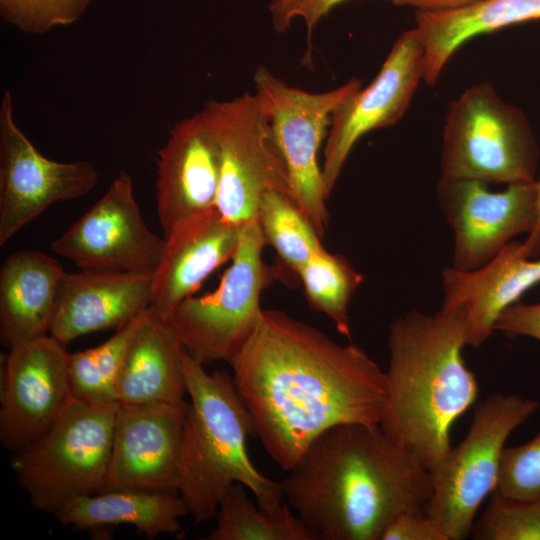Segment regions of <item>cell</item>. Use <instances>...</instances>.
Instances as JSON below:
<instances>
[{"label": "cell", "instance_id": "cell-28", "mask_svg": "<svg viewBox=\"0 0 540 540\" xmlns=\"http://www.w3.org/2000/svg\"><path fill=\"white\" fill-rule=\"evenodd\" d=\"M140 315L100 345L68 354L74 399L100 405L118 403L116 380L128 341Z\"/></svg>", "mask_w": 540, "mask_h": 540}, {"label": "cell", "instance_id": "cell-27", "mask_svg": "<svg viewBox=\"0 0 540 540\" xmlns=\"http://www.w3.org/2000/svg\"><path fill=\"white\" fill-rule=\"evenodd\" d=\"M256 218L266 243L296 275L311 255L323 247L313 225L295 202L282 192L266 191Z\"/></svg>", "mask_w": 540, "mask_h": 540}, {"label": "cell", "instance_id": "cell-29", "mask_svg": "<svg viewBox=\"0 0 540 540\" xmlns=\"http://www.w3.org/2000/svg\"><path fill=\"white\" fill-rule=\"evenodd\" d=\"M471 536L475 540H540V497L516 500L494 490Z\"/></svg>", "mask_w": 540, "mask_h": 540}, {"label": "cell", "instance_id": "cell-35", "mask_svg": "<svg viewBox=\"0 0 540 540\" xmlns=\"http://www.w3.org/2000/svg\"><path fill=\"white\" fill-rule=\"evenodd\" d=\"M396 6L416 8L417 11H450L472 6L483 0H382Z\"/></svg>", "mask_w": 540, "mask_h": 540}, {"label": "cell", "instance_id": "cell-15", "mask_svg": "<svg viewBox=\"0 0 540 540\" xmlns=\"http://www.w3.org/2000/svg\"><path fill=\"white\" fill-rule=\"evenodd\" d=\"M424 76V51L414 28L394 42L374 80L349 95L333 112L321 166L329 197L359 139L398 122Z\"/></svg>", "mask_w": 540, "mask_h": 540}, {"label": "cell", "instance_id": "cell-14", "mask_svg": "<svg viewBox=\"0 0 540 540\" xmlns=\"http://www.w3.org/2000/svg\"><path fill=\"white\" fill-rule=\"evenodd\" d=\"M66 346L49 334L9 349L1 366L0 441L12 453L40 438L73 400Z\"/></svg>", "mask_w": 540, "mask_h": 540}, {"label": "cell", "instance_id": "cell-21", "mask_svg": "<svg viewBox=\"0 0 540 540\" xmlns=\"http://www.w3.org/2000/svg\"><path fill=\"white\" fill-rule=\"evenodd\" d=\"M184 349L171 319L151 306L139 317L116 380L123 404L181 403L187 393Z\"/></svg>", "mask_w": 540, "mask_h": 540}, {"label": "cell", "instance_id": "cell-12", "mask_svg": "<svg viewBox=\"0 0 540 540\" xmlns=\"http://www.w3.org/2000/svg\"><path fill=\"white\" fill-rule=\"evenodd\" d=\"M436 195L453 232L451 267L458 271L484 266L536 222V181L492 191L480 180L440 176Z\"/></svg>", "mask_w": 540, "mask_h": 540}, {"label": "cell", "instance_id": "cell-13", "mask_svg": "<svg viewBox=\"0 0 540 540\" xmlns=\"http://www.w3.org/2000/svg\"><path fill=\"white\" fill-rule=\"evenodd\" d=\"M164 245V237L153 233L142 217L132 177L121 171L51 249L79 270L154 273Z\"/></svg>", "mask_w": 540, "mask_h": 540}, {"label": "cell", "instance_id": "cell-2", "mask_svg": "<svg viewBox=\"0 0 540 540\" xmlns=\"http://www.w3.org/2000/svg\"><path fill=\"white\" fill-rule=\"evenodd\" d=\"M288 505L319 540H381L397 515L425 511L429 471L380 425L335 426L280 481Z\"/></svg>", "mask_w": 540, "mask_h": 540}, {"label": "cell", "instance_id": "cell-9", "mask_svg": "<svg viewBox=\"0 0 540 540\" xmlns=\"http://www.w3.org/2000/svg\"><path fill=\"white\" fill-rule=\"evenodd\" d=\"M203 110L220 148L216 201L220 214L240 226L256 218L260 200L268 190L282 192L293 200L287 166L261 98L245 92L231 100H210Z\"/></svg>", "mask_w": 540, "mask_h": 540}, {"label": "cell", "instance_id": "cell-18", "mask_svg": "<svg viewBox=\"0 0 540 540\" xmlns=\"http://www.w3.org/2000/svg\"><path fill=\"white\" fill-rule=\"evenodd\" d=\"M152 282L153 273L65 271L48 334L66 346L91 332L118 330L151 306Z\"/></svg>", "mask_w": 540, "mask_h": 540}, {"label": "cell", "instance_id": "cell-17", "mask_svg": "<svg viewBox=\"0 0 540 540\" xmlns=\"http://www.w3.org/2000/svg\"><path fill=\"white\" fill-rule=\"evenodd\" d=\"M156 163V210L164 236L179 222L216 208L220 148L203 109L171 128Z\"/></svg>", "mask_w": 540, "mask_h": 540}, {"label": "cell", "instance_id": "cell-24", "mask_svg": "<svg viewBox=\"0 0 540 540\" xmlns=\"http://www.w3.org/2000/svg\"><path fill=\"white\" fill-rule=\"evenodd\" d=\"M187 507L176 492L108 490L75 498L54 514L57 521L76 530L129 524L149 539L181 531Z\"/></svg>", "mask_w": 540, "mask_h": 540}, {"label": "cell", "instance_id": "cell-4", "mask_svg": "<svg viewBox=\"0 0 540 540\" xmlns=\"http://www.w3.org/2000/svg\"><path fill=\"white\" fill-rule=\"evenodd\" d=\"M183 367L190 397L183 425L178 493L196 522L215 518L219 505L235 483L249 489L257 504L275 510L283 502L280 482L256 469L247 438L255 435L250 414L232 375L204 365L185 350Z\"/></svg>", "mask_w": 540, "mask_h": 540}, {"label": "cell", "instance_id": "cell-11", "mask_svg": "<svg viewBox=\"0 0 540 540\" xmlns=\"http://www.w3.org/2000/svg\"><path fill=\"white\" fill-rule=\"evenodd\" d=\"M87 160L58 162L42 155L14 118L13 97L0 103V246L50 205L80 198L98 182Z\"/></svg>", "mask_w": 540, "mask_h": 540}, {"label": "cell", "instance_id": "cell-16", "mask_svg": "<svg viewBox=\"0 0 540 540\" xmlns=\"http://www.w3.org/2000/svg\"><path fill=\"white\" fill-rule=\"evenodd\" d=\"M187 407L186 401L118 402L109 469L101 492L128 489L178 493Z\"/></svg>", "mask_w": 540, "mask_h": 540}, {"label": "cell", "instance_id": "cell-33", "mask_svg": "<svg viewBox=\"0 0 540 540\" xmlns=\"http://www.w3.org/2000/svg\"><path fill=\"white\" fill-rule=\"evenodd\" d=\"M381 540H448L425 511H409L397 515L387 525Z\"/></svg>", "mask_w": 540, "mask_h": 540}, {"label": "cell", "instance_id": "cell-32", "mask_svg": "<svg viewBox=\"0 0 540 540\" xmlns=\"http://www.w3.org/2000/svg\"><path fill=\"white\" fill-rule=\"evenodd\" d=\"M348 0H271L268 6L276 32H286L294 19L301 17L306 25L308 45L316 24L334 7Z\"/></svg>", "mask_w": 540, "mask_h": 540}, {"label": "cell", "instance_id": "cell-36", "mask_svg": "<svg viewBox=\"0 0 540 540\" xmlns=\"http://www.w3.org/2000/svg\"><path fill=\"white\" fill-rule=\"evenodd\" d=\"M537 190V216L536 222L532 231L527 235V238L519 242V253L524 257L540 256V177L536 180Z\"/></svg>", "mask_w": 540, "mask_h": 540}, {"label": "cell", "instance_id": "cell-23", "mask_svg": "<svg viewBox=\"0 0 540 540\" xmlns=\"http://www.w3.org/2000/svg\"><path fill=\"white\" fill-rule=\"evenodd\" d=\"M534 20H540V0H483L457 10L416 11L423 81L435 85L452 55L470 39Z\"/></svg>", "mask_w": 540, "mask_h": 540}, {"label": "cell", "instance_id": "cell-3", "mask_svg": "<svg viewBox=\"0 0 540 540\" xmlns=\"http://www.w3.org/2000/svg\"><path fill=\"white\" fill-rule=\"evenodd\" d=\"M465 346L462 308L414 310L390 325L387 403L379 425L428 471L449 452L452 425L478 397Z\"/></svg>", "mask_w": 540, "mask_h": 540}, {"label": "cell", "instance_id": "cell-5", "mask_svg": "<svg viewBox=\"0 0 540 540\" xmlns=\"http://www.w3.org/2000/svg\"><path fill=\"white\" fill-rule=\"evenodd\" d=\"M540 148L525 113L489 82L465 89L447 108L441 176L485 183L537 180Z\"/></svg>", "mask_w": 540, "mask_h": 540}, {"label": "cell", "instance_id": "cell-26", "mask_svg": "<svg viewBox=\"0 0 540 540\" xmlns=\"http://www.w3.org/2000/svg\"><path fill=\"white\" fill-rule=\"evenodd\" d=\"M308 303L335 324L342 335L350 338L349 303L363 282V276L340 254L324 247L311 255L297 273Z\"/></svg>", "mask_w": 540, "mask_h": 540}, {"label": "cell", "instance_id": "cell-1", "mask_svg": "<svg viewBox=\"0 0 540 540\" xmlns=\"http://www.w3.org/2000/svg\"><path fill=\"white\" fill-rule=\"evenodd\" d=\"M230 365L255 435L286 472L325 431L379 425L385 412V372L362 348L338 344L279 310H263Z\"/></svg>", "mask_w": 540, "mask_h": 540}, {"label": "cell", "instance_id": "cell-25", "mask_svg": "<svg viewBox=\"0 0 540 540\" xmlns=\"http://www.w3.org/2000/svg\"><path fill=\"white\" fill-rule=\"evenodd\" d=\"M210 540H319L288 503L275 510L255 505L245 487L233 484L224 495Z\"/></svg>", "mask_w": 540, "mask_h": 540}, {"label": "cell", "instance_id": "cell-20", "mask_svg": "<svg viewBox=\"0 0 540 540\" xmlns=\"http://www.w3.org/2000/svg\"><path fill=\"white\" fill-rule=\"evenodd\" d=\"M509 242L491 261L468 272L442 271V306L465 312L466 346L480 347L495 332L501 313L540 283V256L524 257Z\"/></svg>", "mask_w": 540, "mask_h": 540}, {"label": "cell", "instance_id": "cell-30", "mask_svg": "<svg viewBox=\"0 0 540 540\" xmlns=\"http://www.w3.org/2000/svg\"><path fill=\"white\" fill-rule=\"evenodd\" d=\"M96 0H0L2 20L18 30L41 35L74 24Z\"/></svg>", "mask_w": 540, "mask_h": 540}, {"label": "cell", "instance_id": "cell-6", "mask_svg": "<svg viewBox=\"0 0 540 540\" xmlns=\"http://www.w3.org/2000/svg\"><path fill=\"white\" fill-rule=\"evenodd\" d=\"M117 407L73 398L46 433L13 453L11 466L35 510L54 515L71 500L102 491Z\"/></svg>", "mask_w": 540, "mask_h": 540}, {"label": "cell", "instance_id": "cell-8", "mask_svg": "<svg viewBox=\"0 0 540 540\" xmlns=\"http://www.w3.org/2000/svg\"><path fill=\"white\" fill-rule=\"evenodd\" d=\"M266 245L257 218L240 225L236 252L217 288L190 296L174 311L183 349L204 366L231 364L261 322V293L273 278L262 258Z\"/></svg>", "mask_w": 540, "mask_h": 540}, {"label": "cell", "instance_id": "cell-31", "mask_svg": "<svg viewBox=\"0 0 540 540\" xmlns=\"http://www.w3.org/2000/svg\"><path fill=\"white\" fill-rule=\"evenodd\" d=\"M495 490L516 500L540 497V432L521 445L504 448Z\"/></svg>", "mask_w": 540, "mask_h": 540}, {"label": "cell", "instance_id": "cell-7", "mask_svg": "<svg viewBox=\"0 0 540 540\" xmlns=\"http://www.w3.org/2000/svg\"><path fill=\"white\" fill-rule=\"evenodd\" d=\"M539 407L537 400L516 394L496 393L479 401L464 439L429 470L425 512L448 540L471 535L479 506L497 487L508 437Z\"/></svg>", "mask_w": 540, "mask_h": 540}, {"label": "cell", "instance_id": "cell-10", "mask_svg": "<svg viewBox=\"0 0 540 540\" xmlns=\"http://www.w3.org/2000/svg\"><path fill=\"white\" fill-rule=\"evenodd\" d=\"M253 80L286 163L293 200L322 238L329 212L318 153L333 112L361 88V82L354 78L336 89L311 93L286 84L262 66Z\"/></svg>", "mask_w": 540, "mask_h": 540}, {"label": "cell", "instance_id": "cell-34", "mask_svg": "<svg viewBox=\"0 0 540 540\" xmlns=\"http://www.w3.org/2000/svg\"><path fill=\"white\" fill-rule=\"evenodd\" d=\"M495 331L508 338L529 337L540 341V302L519 301L509 306L499 316Z\"/></svg>", "mask_w": 540, "mask_h": 540}, {"label": "cell", "instance_id": "cell-22", "mask_svg": "<svg viewBox=\"0 0 540 540\" xmlns=\"http://www.w3.org/2000/svg\"><path fill=\"white\" fill-rule=\"evenodd\" d=\"M61 263L39 250L11 254L0 269V330L11 349L47 335L60 280Z\"/></svg>", "mask_w": 540, "mask_h": 540}, {"label": "cell", "instance_id": "cell-19", "mask_svg": "<svg viewBox=\"0 0 540 540\" xmlns=\"http://www.w3.org/2000/svg\"><path fill=\"white\" fill-rule=\"evenodd\" d=\"M239 231L240 226L227 221L216 208L175 225L163 236L164 250L153 273L151 307L171 319L214 270L233 258Z\"/></svg>", "mask_w": 540, "mask_h": 540}]
</instances>
